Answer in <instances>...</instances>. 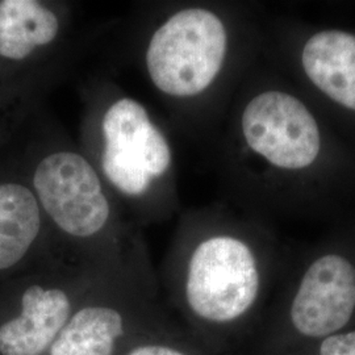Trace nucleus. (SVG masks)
Segmentation results:
<instances>
[{
	"mask_svg": "<svg viewBox=\"0 0 355 355\" xmlns=\"http://www.w3.org/2000/svg\"><path fill=\"white\" fill-rule=\"evenodd\" d=\"M70 316L71 299L64 288L28 287L21 297V313L0 327V354H44Z\"/></svg>",
	"mask_w": 355,
	"mask_h": 355,
	"instance_id": "obj_7",
	"label": "nucleus"
},
{
	"mask_svg": "<svg viewBox=\"0 0 355 355\" xmlns=\"http://www.w3.org/2000/svg\"><path fill=\"white\" fill-rule=\"evenodd\" d=\"M228 29L217 13L184 7L165 16L145 42V74L165 99L202 95L220 76L228 54Z\"/></svg>",
	"mask_w": 355,
	"mask_h": 355,
	"instance_id": "obj_2",
	"label": "nucleus"
},
{
	"mask_svg": "<svg viewBox=\"0 0 355 355\" xmlns=\"http://www.w3.org/2000/svg\"><path fill=\"white\" fill-rule=\"evenodd\" d=\"M302 64L320 91L355 111V35L338 29L318 32L305 42Z\"/></svg>",
	"mask_w": 355,
	"mask_h": 355,
	"instance_id": "obj_9",
	"label": "nucleus"
},
{
	"mask_svg": "<svg viewBox=\"0 0 355 355\" xmlns=\"http://www.w3.org/2000/svg\"><path fill=\"white\" fill-rule=\"evenodd\" d=\"M44 214L26 184L0 183V271L17 265L37 241Z\"/></svg>",
	"mask_w": 355,
	"mask_h": 355,
	"instance_id": "obj_10",
	"label": "nucleus"
},
{
	"mask_svg": "<svg viewBox=\"0 0 355 355\" xmlns=\"http://www.w3.org/2000/svg\"><path fill=\"white\" fill-rule=\"evenodd\" d=\"M128 355H186L174 347L165 345H142L135 347Z\"/></svg>",
	"mask_w": 355,
	"mask_h": 355,
	"instance_id": "obj_13",
	"label": "nucleus"
},
{
	"mask_svg": "<svg viewBox=\"0 0 355 355\" xmlns=\"http://www.w3.org/2000/svg\"><path fill=\"white\" fill-rule=\"evenodd\" d=\"M32 191L44 216L60 233L94 240L111 228L119 203L89 157L57 142L33 170Z\"/></svg>",
	"mask_w": 355,
	"mask_h": 355,
	"instance_id": "obj_3",
	"label": "nucleus"
},
{
	"mask_svg": "<svg viewBox=\"0 0 355 355\" xmlns=\"http://www.w3.org/2000/svg\"><path fill=\"white\" fill-rule=\"evenodd\" d=\"M320 355H355V330L324 338L320 345Z\"/></svg>",
	"mask_w": 355,
	"mask_h": 355,
	"instance_id": "obj_12",
	"label": "nucleus"
},
{
	"mask_svg": "<svg viewBox=\"0 0 355 355\" xmlns=\"http://www.w3.org/2000/svg\"><path fill=\"white\" fill-rule=\"evenodd\" d=\"M355 312V267L347 258L327 254L305 271L292 300V325L308 338L340 333Z\"/></svg>",
	"mask_w": 355,
	"mask_h": 355,
	"instance_id": "obj_6",
	"label": "nucleus"
},
{
	"mask_svg": "<svg viewBox=\"0 0 355 355\" xmlns=\"http://www.w3.org/2000/svg\"><path fill=\"white\" fill-rule=\"evenodd\" d=\"M89 152L116 202L162 207L174 153L150 111L125 94L107 95L89 112Z\"/></svg>",
	"mask_w": 355,
	"mask_h": 355,
	"instance_id": "obj_1",
	"label": "nucleus"
},
{
	"mask_svg": "<svg viewBox=\"0 0 355 355\" xmlns=\"http://www.w3.org/2000/svg\"><path fill=\"white\" fill-rule=\"evenodd\" d=\"M66 31V16L58 6L37 0L0 1V57L24 61L38 51L58 46Z\"/></svg>",
	"mask_w": 355,
	"mask_h": 355,
	"instance_id": "obj_8",
	"label": "nucleus"
},
{
	"mask_svg": "<svg viewBox=\"0 0 355 355\" xmlns=\"http://www.w3.org/2000/svg\"><path fill=\"white\" fill-rule=\"evenodd\" d=\"M124 333V318L107 305H87L71 315L51 355H112L114 345Z\"/></svg>",
	"mask_w": 355,
	"mask_h": 355,
	"instance_id": "obj_11",
	"label": "nucleus"
},
{
	"mask_svg": "<svg viewBox=\"0 0 355 355\" xmlns=\"http://www.w3.org/2000/svg\"><path fill=\"white\" fill-rule=\"evenodd\" d=\"M241 130L248 148L278 168H305L321 150L318 123L304 103L277 89L261 92L248 102Z\"/></svg>",
	"mask_w": 355,
	"mask_h": 355,
	"instance_id": "obj_5",
	"label": "nucleus"
},
{
	"mask_svg": "<svg viewBox=\"0 0 355 355\" xmlns=\"http://www.w3.org/2000/svg\"><path fill=\"white\" fill-rule=\"evenodd\" d=\"M259 286L253 250L237 237H208L191 253L184 295L202 320L223 324L241 318L255 303Z\"/></svg>",
	"mask_w": 355,
	"mask_h": 355,
	"instance_id": "obj_4",
	"label": "nucleus"
}]
</instances>
